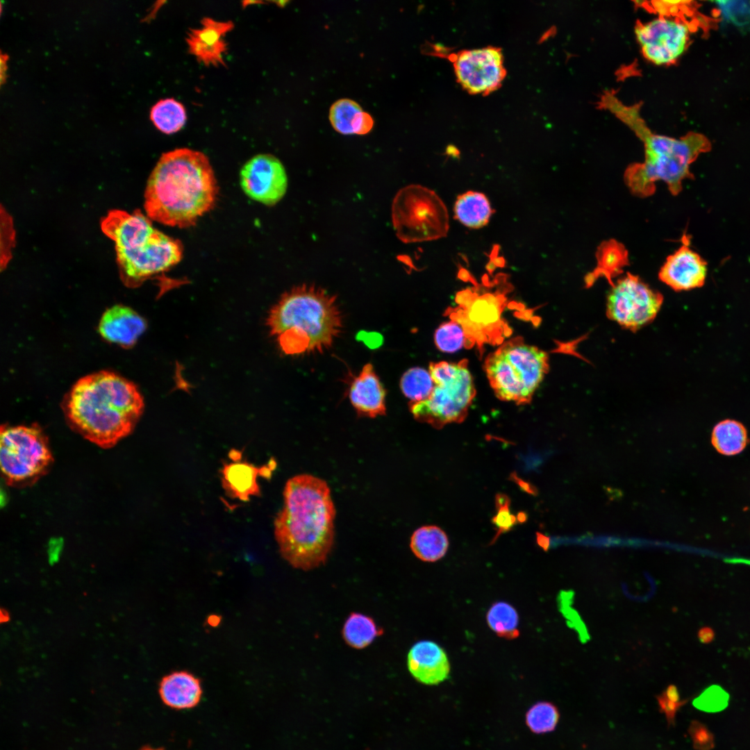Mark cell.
Here are the masks:
<instances>
[{
  "label": "cell",
  "instance_id": "cell-1",
  "mask_svg": "<svg viewBox=\"0 0 750 750\" xmlns=\"http://www.w3.org/2000/svg\"><path fill=\"white\" fill-rule=\"evenodd\" d=\"M335 508L327 483L303 474L284 488L283 506L274 520V536L282 557L304 571L324 564L334 542Z\"/></svg>",
  "mask_w": 750,
  "mask_h": 750
},
{
  "label": "cell",
  "instance_id": "cell-2",
  "mask_svg": "<svg viewBox=\"0 0 750 750\" xmlns=\"http://www.w3.org/2000/svg\"><path fill=\"white\" fill-rule=\"evenodd\" d=\"M219 188L208 158L180 148L164 153L152 170L144 192V210L151 220L188 228L216 204Z\"/></svg>",
  "mask_w": 750,
  "mask_h": 750
},
{
  "label": "cell",
  "instance_id": "cell-3",
  "mask_svg": "<svg viewBox=\"0 0 750 750\" xmlns=\"http://www.w3.org/2000/svg\"><path fill=\"white\" fill-rule=\"evenodd\" d=\"M62 409L72 428L108 449L132 432L144 401L132 382L101 371L80 378L66 395Z\"/></svg>",
  "mask_w": 750,
  "mask_h": 750
},
{
  "label": "cell",
  "instance_id": "cell-4",
  "mask_svg": "<svg viewBox=\"0 0 750 750\" xmlns=\"http://www.w3.org/2000/svg\"><path fill=\"white\" fill-rule=\"evenodd\" d=\"M267 324L286 355L323 353L343 328L336 296L314 285L285 292L269 311Z\"/></svg>",
  "mask_w": 750,
  "mask_h": 750
},
{
  "label": "cell",
  "instance_id": "cell-5",
  "mask_svg": "<svg viewBox=\"0 0 750 750\" xmlns=\"http://www.w3.org/2000/svg\"><path fill=\"white\" fill-rule=\"evenodd\" d=\"M613 112L638 135L644 146L643 162L633 163L625 170L624 178L631 192L647 197L656 192V182L667 184L672 195L683 190L685 179H694L690 165L699 154L710 149V143L701 134L690 133L681 138L654 134L645 126L637 110L612 103Z\"/></svg>",
  "mask_w": 750,
  "mask_h": 750
},
{
  "label": "cell",
  "instance_id": "cell-6",
  "mask_svg": "<svg viewBox=\"0 0 750 750\" xmlns=\"http://www.w3.org/2000/svg\"><path fill=\"white\" fill-rule=\"evenodd\" d=\"M101 228L115 242L120 277L128 287L139 286L182 259L181 242L155 228L140 210H110Z\"/></svg>",
  "mask_w": 750,
  "mask_h": 750
},
{
  "label": "cell",
  "instance_id": "cell-7",
  "mask_svg": "<svg viewBox=\"0 0 750 750\" xmlns=\"http://www.w3.org/2000/svg\"><path fill=\"white\" fill-rule=\"evenodd\" d=\"M484 370L496 397L530 403L549 369V356L521 337L504 342L485 359Z\"/></svg>",
  "mask_w": 750,
  "mask_h": 750
},
{
  "label": "cell",
  "instance_id": "cell-8",
  "mask_svg": "<svg viewBox=\"0 0 750 750\" xmlns=\"http://www.w3.org/2000/svg\"><path fill=\"white\" fill-rule=\"evenodd\" d=\"M467 365L465 359L458 362L430 363L428 372L434 383L431 394L423 401L410 403V410L416 420L435 428L465 420L476 395Z\"/></svg>",
  "mask_w": 750,
  "mask_h": 750
},
{
  "label": "cell",
  "instance_id": "cell-9",
  "mask_svg": "<svg viewBox=\"0 0 750 750\" xmlns=\"http://www.w3.org/2000/svg\"><path fill=\"white\" fill-rule=\"evenodd\" d=\"M0 462L6 483L14 487L35 483L53 462L48 438L37 424L1 427Z\"/></svg>",
  "mask_w": 750,
  "mask_h": 750
},
{
  "label": "cell",
  "instance_id": "cell-10",
  "mask_svg": "<svg viewBox=\"0 0 750 750\" xmlns=\"http://www.w3.org/2000/svg\"><path fill=\"white\" fill-rule=\"evenodd\" d=\"M392 219L397 236L405 243L440 239L449 228L445 204L433 190L420 185H409L397 193Z\"/></svg>",
  "mask_w": 750,
  "mask_h": 750
},
{
  "label": "cell",
  "instance_id": "cell-11",
  "mask_svg": "<svg viewBox=\"0 0 750 750\" xmlns=\"http://www.w3.org/2000/svg\"><path fill=\"white\" fill-rule=\"evenodd\" d=\"M610 286L607 296L606 315L622 328L633 332L651 323L662 305V294L630 272Z\"/></svg>",
  "mask_w": 750,
  "mask_h": 750
},
{
  "label": "cell",
  "instance_id": "cell-12",
  "mask_svg": "<svg viewBox=\"0 0 750 750\" xmlns=\"http://www.w3.org/2000/svg\"><path fill=\"white\" fill-rule=\"evenodd\" d=\"M506 278V276L500 285ZM485 286L483 285L484 290L481 294L477 286L457 294L456 301L460 306L457 308L456 312H451L453 317L451 318L462 326L466 343L467 340L472 344L474 342L479 344L490 342L492 340L490 333L499 330L503 324L501 314L506 298L501 292L510 290L511 285L506 282L494 292H486Z\"/></svg>",
  "mask_w": 750,
  "mask_h": 750
},
{
  "label": "cell",
  "instance_id": "cell-13",
  "mask_svg": "<svg viewBox=\"0 0 750 750\" xmlns=\"http://www.w3.org/2000/svg\"><path fill=\"white\" fill-rule=\"evenodd\" d=\"M457 82L472 94H488L500 88L506 75L503 55L493 46L464 49L449 55Z\"/></svg>",
  "mask_w": 750,
  "mask_h": 750
},
{
  "label": "cell",
  "instance_id": "cell-14",
  "mask_svg": "<svg viewBox=\"0 0 750 750\" xmlns=\"http://www.w3.org/2000/svg\"><path fill=\"white\" fill-rule=\"evenodd\" d=\"M690 30V24L682 19L660 16L645 23H638L635 35L648 61L656 65H668L685 52Z\"/></svg>",
  "mask_w": 750,
  "mask_h": 750
},
{
  "label": "cell",
  "instance_id": "cell-15",
  "mask_svg": "<svg viewBox=\"0 0 750 750\" xmlns=\"http://www.w3.org/2000/svg\"><path fill=\"white\" fill-rule=\"evenodd\" d=\"M242 190L250 199L266 206L276 204L288 188V176L281 162L271 154L252 157L240 172Z\"/></svg>",
  "mask_w": 750,
  "mask_h": 750
},
{
  "label": "cell",
  "instance_id": "cell-16",
  "mask_svg": "<svg viewBox=\"0 0 750 750\" xmlns=\"http://www.w3.org/2000/svg\"><path fill=\"white\" fill-rule=\"evenodd\" d=\"M681 246L667 256L658 272L659 279L676 292L701 288L706 281L708 263L690 247V236L685 232Z\"/></svg>",
  "mask_w": 750,
  "mask_h": 750
},
{
  "label": "cell",
  "instance_id": "cell-17",
  "mask_svg": "<svg viewBox=\"0 0 750 750\" xmlns=\"http://www.w3.org/2000/svg\"><path fill=\"white\" fill-rule=\"evenodd\" d=\"M231 461L224 462L221 469L222 488L226 495L241 501H248L253 497L260 494L258 485L259 476L267 478L272 473V465L258 467L242 460V453L237 450L229 453Z\"/></svg>",
  "mask_w": 750,
  "mask_h": 750
},
{
  "label": "cell",
  "instance_id": "cell-18",
  "mask_svg": "<svg viewBox=\"0 0 750 750\" xmlns=\"http://www.w3.org/2000/svg\"><path fill=\"white\" fill-rule=\"evenodd\" d=\"M407 665L410 673L418 682L428 685L443 682L450 673L446 652L437 643L430 640L417 642L410 648Z\"/></svg>",
  "mask_w": 750,
  "mask_h": 750
},
{
  "label": "cell",
  "instance_id": "cell-19",
  "mask_svg": "<svg viewBox=\"0 0 750 750\" xmlns=\"http://www.w3.org/2000/svg\"><path fill=\"white\" fill-rule=\"evenodd\" d=\"M386 390L371 363L365 364L349 387V397L358 415L374 418L386 412Z\"/></svg>",
  "mask_w": 750,
  "mask_h": 750
},
{
  "label": "cell",
  "instance_id": "cell-20",
  "mask_svg": "<svg viewBox=\"0 0 750 750\" xmlns=\"http://www.w3.org/2000/svg\"><path fill=\"white\" fill-rule=\"evenodd\" d=\"M233 27L231 22L204 18L201 28L191 29L188 34L186 40L190 52L206 65L223 64V55L226 50L223 38Z\"/></svg>",
  "mask_w": 750,
  "mask_h": 750
},
{
  "label": "cell",
  "instance_id": "cell-21",
  "mask_svg": "<svg viewBox=\"0 0 750 750\" xmlns=\"http://www.w3.org/2000/svg\"><path fill=\"white\" fill-rule=\"evenodd\" d=\"M146 328L144 319L123 305L107 309L99 325V333L105 340L126 348L133 346Z\"/></svg>",
  "mask_w": 750,
  "mask_h": 750
},
{
  "label": "cell",
  "instance_id": "cell-22",
  "mask_svg": "<svg viewBox=\"0 0 750 750\" xmlns=\"http://www.w3.org/2000/svg\"><path fill=\"white\" fill-rule=\"evenodd\" d=\"M161 700L176 710L197 706L202 696L201 681L186 671L174 672L165 676L159 684Z\"/></svg>",
  "mask_w": 750,
  "mask_h": 750
},
{
  "label": "cell",
  "instance_id": "cell-23",
  "mask_svg": "<svg viewBox=\"0 0 750 750\" xmlns=\"http://www.w3.org/2000/svg\"><path fill=\"white\" fill-rule=\"evenodd\" d=\"M597 258V267L585 276L586 288L591 287L599 277L605 278L611 285L613 278L623 272L622 268L628 262L626 249L614 240L604 242L599 246Z\"/></svg>",
  "mask_w": 750,
  "mask_h": 750
},
{
  "label": "cell",
  "instance_id": "cell-24",
  "mask_svg": "<svg viewBox=\"0 0 750 750\" xmlns=\"http://www.w3.org/2000/svg\"><path fill=\"white\" fill-rule=\"evenodd\" d=\"M494 212L487 197L472 190L458 195L453 206L454 219L472 229L486 226Z\"/></svg>",
  "mask_w": 750,
  "mask_h": 750
},
{
  "label": "cell",
  "instance_id": "cell-25",
  "mask_svg": "<svg viewBox=\"0 0 750 750\" xmlns=\"http://www.w3.org/2000/svg\"><path fill=\"white\" fill-rule=\"evenodd\" d=\"M410 549L417 558L424 562H435L447 553L449 540L447 534L436 526H424L415 531L410 538Z\"/></svg>",
  "mask_w": 750,
  "mask_h": 750
},
{
  "label": "cell",
  "instance_id": "cell-26",
  "mask_svg": "<svg viewBox=\"0 0 750 750\" xmlns=\"http://www.w3.org/2000/svg\"><path fill=\"white\" fill-rule=\"evenodd\" d=\"M384 633L371 617L358 612H351L346 619L342 630V638L349 647L362 649Z\"/></svg>",
  "mask_w": 750,
  "mask_h": 750
},
{
  "label": "cell",
  "instance_id": "cell-27",
  "mask_svg": "<svg viewBox=\"0 0 750 750\" xmlns=\"http://www.w3.org/2000/svg\"><path fill=\"white\" fill-rule=\"evenodd\" d=\"M711 440L712 445L720 453L736 455L745 448L748 442L747 431L742 423L733 419H725L715 426Z\"/></svg>",
  "mask_w": 750,
  "mask_h": 750
},
{
  "label": "cell",
  "instance_id": "cell-28",
  "mask_svg": "<svg viewBox=\"0 0 750 750\" xmlns=\"http://www.w3.org/2000/svg\"><path fill=\"white\" fill-rule=\"evenodd\" d=\"M150 119L161 132L171 134L178 131L186 121V112L182 103L174 99L158 101L151 109Z\"/></svg>",
  "mask_w": 750,
  "mask_h": 750
},
{
  "label": "cell",
  "instance_id": "cell-29",
  "mask_svg": "<svg viewBox=\"0 0 750 750\" xmlns=\"http://www.w3.org/2000/svg\"><path fill=\"white\" fill-rule=\"evenodd\" d=\"M489 627L499 637L515 639L519 636V617L517 610L509 603L497 601L492 605L486 615Z\"/></svg>",
  "mask_w": 750,
  "mask_h": 750
},
{
  "label": "cell",
  "instance_id": "cell-30",
  "mask_svg": "<svg viewBox=\"0 0 750 750\" xmlns=\"http://www.w3.org/2000/svg\"><path fill=\"white\" fill-rule=\"evenodd\" d=\"M400 388L410 402L426 399L431 393L434 383L429 372L415 367L408 369L401 376Z\"/></svg>",
  "mask_w": 750,
  "mask_h": 750
},
{
  "label": "cell",
  "instance_id": "cell-31",
  "mask_svg": "<svg viewBox=\"0 0 750 750\" xmlns=\"http://www.w3.org/2000/svg\"><path fill=\"white\" fill-rule=\"evenodd\" d=\"M362 111V108L355 101L342 99L335 101L331 107L329 119L337 132L343 135H352L356 118Z\"/></svg>",
  "mask_w": 750,
  "mask_h": 750
},
{
  "label": "cell",
  "instance_id": "cell-32",
  "mask_svg": "<svg viewBox=\"0 0 750 750\" xmlns=\"http://www.w3.org/2000/svg\"><path fill=\"white\" fill-rule=\"evenodd\" d=\"M559 719L557 708L547 701L538 702L526 714V724L534 733L541 734L553 731Z\"/></svg>",
  "mask_w": 750,
  "mask_h": 750
},
{
  "label": "cell",
  "instance_id": "cell-33",
  "mask_svg": "<svg viewBox=\"0 0 750 750\" xmlns=\"http://www.w3.org/2000/svg\"><path fill=\"white\" fill-rule=\"evenodd\" d=\"M434 342L438 349L443 352L453 353L466 344L462 326L454 320L442 324L435 331Z\"/></svg>",
  "mask_w": 750,
  "mask_h": 750
},
{
  "label": "cell",
  "instance_id": "cell-34",
  "mask_svg": "<svg viewBox=\"0 0 750 750\" xmlns=\"http://www.w3.org/2000/svg\"><path fill=\"white\" fill-rule=\"evenodd\" d=\"M495 504L497 512L492 522L497 530V534L492 542H495L501 533L510 531L519 521L517 516L513 515L510 510V499L506 494H497L495 497Z\"/></svg>",
  "mask_w": 750,
  "mask_h": 750
},
{
  "label": "cell",
  "instance_id": "cell-35",
  "mask_svg": "<svg viewBox=\"0 0 750 750\" xmlns=\"http://www.w3.org/2000/svg\"><path fill=\"white\" fill-rule=\"evenodd\" d=\"M688 732L696 750H711L715 747L714 735L703 724L692 722Z\"/></svg>",
  "mask_w": 750,
  "mask_h": 750
},
{
  "label": "cell",
  "instance_id": "cell-36",
  "mask_svg": "<svg viewBox=\"0 0 750 750\" xmlns=\"http://www.w3.org/2000/svg\"><path fill=\"white\" fill-rule=\"evenodd\" d=\"M689 1H654L651 6L662 17L676 16L688 7Z\"/></svg>",
  "mask_w": 750,
  "mask_h": 750
},
{
  "label": "cell",
  "instance_id": "cell-37",
  "mask_svg": "<svg viewBox=\"0 0 750 750\" xmlns=\"http://www.w3.org/2000/svg\"><path fill=\"white\" fill-rule=\"evenodd\" d=\"M658 701L661 710L665 713L669 724H674L676 712L688 701V700H683L675 702L668 699L663 694L658 697Z\"/></svg>",
  "mask_w": 750,
  "mask_h": 750
},
{
  "label": "cell",
  "instance_id": "cell-38",
  "mask_svg": "<svg viewBox=\"0 0 750 750\" xmlns=\"http://www.w3.org/2000/svg\"><path fill=\"white\" fill-rule=\"evenodd\" d=\"M374 126L372 117L363 110L358 115L353 126V134L365 135L368 133Z\"/></svg>",
  "mask_w": 750,
  "mask_h": 750
},
{
  "label": "cell",
  "instance_id": "cell-39",
  "mask_svg": "<svg viewBox=\"0 0 750 750\" xmlns=\"http://www.w3.org/2000/svg\"><path fill=\"white\" fill-rule=\"evenodd\" d=\"M4 219H5L4 224H5V226H6L5 227L6 247L1 251V253H3V251H5L4 253L1 256V267H3V264L6 265L7 264V262H8L10 258V248L12 247V241L13 240V239H12V223L10 222V217L9 216L6 215V216L4 217Z\"/></svg>",
  "mask_w": 750,
  "mask_h": 750
},
{
  "label": "cell",
  "instance_id": "cell-40",
  "mask_svg": "<svg viewBox=\"0 0 750 750\" xmlns=\"http://www.w3.org/2000/svg\"><path fill=\"white\" fill-rule=\"evenodd\" d=\"M697 635L701 642L708 644L714 639L715 633L711 628L703 627L699 629Z\"/></svg>",
  "mask_w": 750,
  "mask_h": 750
},
{
  "label": "cell",
  "instance_id": "cell-41",
  "mask_svg": "<svg viewBox=\"0 0 750 750\" xmlns=\"http://www.w3.org/2000/svg\"><path fill=\"white\" fill-rule=\"evenodd\" d=\"M662 694L671 701L675 702H680L681 701L680 699L678 689L674 685H669Z\"/></svg>",
  "mask_w": 750,
  "mask_h": 750
},
{
  "label": "cell",
  "instance_id": "cell-42",
  "mask_svg": "<svg viewBox=\"0 0 750 750\" xmlns=\"http://www.w3.org/2000/svg\"><path fill=\"white\" fill-rule=\"evenodd\" d=\"M538 542L539 545L540 547H542L544 550L547 551L549 549V538H547L544 535H542L541 534H538Z\"/></svg>",
  "mask_w": 750,
  "mask_h": 750
},
{
  "label": "cell",
  "instance_id": "cell-43",
  "mask_svg": "<svg viewBox=\"0 0 750 750\" xmlns=\"http://www.w3.org/2000/svg\"><path fill=\"white\" fill-rule=\"evenodd\" d=\"M458 276L460 277V279H462V280H463L465 281H468L469 280L472 281V278L471 277V275H470L469 272L467 269H465L464 268H461L460 269L459 273H458Z\"/></svg>",
  "mask_w": 750,
  "mask_h": 750
},
{
  "label": "cell",
  "instance_id": "cell-44",
  "mask_svg": "<svg viewBox=\"0 0 750 750\" xmlns=\"http://www.w3.org/2000/svg\"><path fill=\"white\" fill-rule=\"evenodd\" d=\"M447 153L449 156L456 157L459 155V151L453 146H449L447 149Z\"/></svg>",
  "mask_w": 750,
  "mask_h": 750
},
{
  "label": "cell",
  "instance_id": "cell-45",
  "mask_svg": "<svg viewBox=\"0 0 750 750\" xmlns=\"http://www.w3.org/2000/svg\"><path fill=\"white\" fill-rule=\"evenodd\" d=\"M140 750H165V749L162 748V747L153 748V747H151L150 746L147 745V746H143Z\"/></svg>",
  "mask_w": 750,
  "mask_h": 750
}]
</instances>
